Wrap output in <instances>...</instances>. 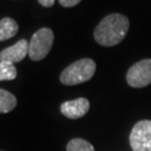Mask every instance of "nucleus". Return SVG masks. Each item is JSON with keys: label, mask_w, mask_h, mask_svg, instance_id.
<instances>
[{"label": "nucleus", "mask_w": 151, "mask_h": 151, "mask_svg": "<svg viewBox=\"0 0 151 151\" xmlns=\"http://www.w3.org/2000/svg\"><path fill=\"white\" fill-rule=\"evenodd\" d=\"M130 22L128 17L121 14H111L104 17L94 30V39L104 47L120 44L127 36Z\"/></svg>", "instance_id": "1"}, {"label": "nucleus", "mask_w": 151, "mask_h": 151, "mask_svg": "<svg viewBox=\"0 0 151 151\" xmlns=\"http://www.w3.org/2000/svg\"><path fill=\"white\" fill-rule=\"evenodd\" d=\"M96 70V64L91 58H82L67 66L60 76V83L73 86L90 81Z\"/></svg>", "instance_id": "2"}, {"label": "nucleus", "mask_w": 151, "mask_h": 151, "mask_svg": "<svg viewBox=\"0 0 151 151\" xmlns=\"http://www.w3.org/2000/svg\"><path fill=\"white\" fill-rule=\"evenodd\" d=\"M54 43V32L49 28H40L32 36L29 42L28 55L32 60H44L52 49Z\"/></svg>", "instance_id": "3"}, {"label": "nucleus", "mask_w": 151, "mask_h": 151, "mask_svg": "<svg viewBox=\"0 0 151 151\" xmlns=\"http://www.w3.org/2000/svg\"><path fill=\"white\" fill-rule=\"evenodd\" d=\"M127 83L131 87L141 88L151 84V60H141L132 65L127 73Z\"/></svg>", "instance_id": "4"}, {"label": "nucleus", "mask_w": 151, "mask_h": 151, "mask_svg": "<svg viewBox=\"0 0 151 151\" xmlns=\"http://www.w3.org/2000/svg\"><path fill=\"white\" fill-rule=\"evenodd\" d=\"M130 146L133 151H151V121L137 122L130 133Z\"/></svg>", "instance_id": "5"}, {"label": "nucleus", "mask_w": 151, "mask_h": 151, "mask_svg": "<svg viewBox=\"0 0 151 151\" xmlns=\"http://www.w3.org/2000/svg\"><path fill=\"white\" fill-rule=\"evenodd\" d=\"M90 110V102L85 97H78L60 104L62 114L72 120L81 119Z\"/></svg>", "instance_id": "6"}, {"label": "nucleus", "mask_w": 151, "mask_h": 151, "mask_svg": "<svg viewBox=\"0 0 151 151\" xmlns=\"http://www.w3.org/2000/svg\"><path fill=\"white\" fill-rule=\"evenodd\" d=\"M28 52L29 42H27L26 39H20L15 45L7 47L0 52V60L9 62L12 64L19 63L26 57V55H28Z\"/></svg>", "instance_id": "7"}, {"label": "nucleus", "mask_w": 151, "mask_h": 151, "mask_svg": "<svg viewBox=\"0 0 151 151\" xmlns=\"http://www.w3.org/2000/svg\"><path fill=\"white\" fill-rule=\"evenodd\" d=\"M18 24L15 19L5 17L0 20V42H4L7 39L15 37L18 32Z\"/></svg>", "instance_id": "8"}, {"label": "nucleus", "mask_w": 151, "mask_h": 151, "mask_svg": "<svg viewBox=\"0 0 151 151\" xmlns=\"http://www.w3.org/2000/svg\"><path fill=\"white\" fill-rule=\"evenodd\" d=\"M17 105L16 96L7 90L0 88V113H8Z\"/></svg>", "instance_id": "9"}, {"label": "nucleus", "mask_w": 151, "mask_h": 151, "mask_svg": "<svg viewBox=\"0 0 151 151\" xmlns=\"http://www.w3.org/2000/svg\"><path fill=\"white\" fill-rule=\"evenodd\" d=\"M17 77L15 64L0 60V81H11Z\"/></svg>", "instance_id": "10"}, {"label": "nucleus", "mask_w": 151, "mask_h": 151, "mask_svg": "<svg viewBox=\"0 0 151 151\" xmlns=\"http://www.w3.org/2000/svg\"><path fill=\"white\" fill-rule=\"evenodd\" d=\"M67 151H95L94 147L92 146L88 141L84 140V139H72V140L67 143L66 147Z\"/></svg>", "instance_id": "11"}, {"label": "nucleus", "mask_w": 151, "mask_h": 151, "mask_svg": "<svg viewBox=\"0 0 151 151\" xmlns=\"http://www.w3.org/2000/svg\"><path fill=\"white\" fill-rule=\"evenodd\" d=\"M60 6H63L65 8H72L74 6H77L82 0H58Z\"/></svg>", "instance_id": "12"}, {"label": "nucleus", "mask_w": 151, "mask_h": 151, "mask_svg": "<svg viewBox=\"0 0 151 151\" xmlns=\"http://www.w3.org/2000/svg\"><path fill=\"white\" fill-rule=\"evenodd\" d=\"M38 2L43 7H46V8H49V7H53L55 4V0H38Z\"/></svg>", "instance_id": "13"}]
</instances>
